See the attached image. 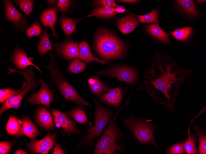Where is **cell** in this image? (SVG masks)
Wrapping results in <instances>:
<instances>
[{
	"mask_svg": "<svg viewBox=\"0 0 206 154\" xmlns=\"http://www.w3.org/2000/svg\"><path fill=\"white\" fill-rule=\"evenodd\" d=\"M3 1L6 19L20 30L24 31L27 25V18L16 10L10 1Z\"/></svg>",
	"mask_w": 206,
	"mask_h": 154,
	"instance_id": "obj_12",
	"label": "cell"
},
{
	"mask_svg": "<svg viewBox=\"0 0 206 154\" xmlns=\"http://www.w3.org/2000/svg\"><path fill=\"white\" fill-rule=\"evenodd\" d=\"M14 154H26L27 153L24 150L22 149H19L17 150Z\"/></svg>",
	"mask_w": 206,
	"mask_h": 154,
	"instance_id": "obj_46",
	"label": "cell"
},
{
	"mask_svg": "<svg viewBox=\"0 0 206 154\" xmlns=\"http://www.w3.org/2000/svg\"><path fill=\"white\" fill-rule=\"evenodd\" d=\"M115 12L118 13H122L126 11H127L126 8L123 6L119 5L117 7L114 8Z\"/></svg>",
	"mask_w": 206,
	"mask_h": 154,
	"instance_id": "obj_43",
	"label": "cell"
},
{
	"mask_svg": "<svg viewBox=\"0 0 206 154\" xmlns=\"http://www.w3.org/2000/svg\"><path fill=\"white\" fill-rule=\"evenodd\" d=\"M51 35L48 33L47 29L46 28L40 36L37 48L38 53L39 55H45L48 51L53 50L51 42L49 39Z\"/></svg>",
	"mask_w": 206,
	"mask_h": 154,
	"instance_id": "obj_25",
	"label": "cell"
},
{
	"mask_svg": "<svg viewBox=\"0 0 206 154\" xmlns=\"http://www.w3.org/2000/svg\"><path fill=\"white\" fill-rule=\"evenodd\" d=\"M29 149L34 154H47L50 150L37 140L31 141L27 144Z\"/></svg>",
	"mask_w": 206,
	"mask_h": 154,
	"instance_id": "obj_32",
	"label": "cell"
},
{
	"mask_svg": "<svg viewBox=\"0 0 206 154\" xmlns=\"http://www.w3.org/2000/svg\"><path fill=\"white\" fill-rule=\"evenodd\" d=\"M43 31L42 27L37 21H35L26 30V36L29 38L39 36Z\"/></svg>",
	"mask_w": 206,
	"mask_h": 154,
	"instance_id": "obj_35",
	"label": "cell"
},
{
	"mask_svg": "<svg viewBox=\"0 0 206 154\" xmlns=\"http://www.w3.org/2000/svg\"><path fill=\"white\" fill-rule=\"evenodd\" d=\"M95 106L94 124H89L86 134L79 140L76 149L80 147L89 148L94 144V140L102 135L103 130L111 119L113 112L100 104L93 97Z\"/></svg>",
	"mask_w": 206,
	"mask_h": 154,
	"instance_id": "obj_5",
	"label": "cell"
},
{
	"mask_svg": "<svg viewBox=\"0 0 206 154\" xmlns=\"http://www.w3.org/2000/svg\"><path fill=\"white\" fill-rule=\"evenodd\" d=\"M22 88L18 90H15L8 87L6 89L0 90V103H4L9 97L16 95L21 92L24 89L26 85V81H23Z\"/></svg>",
	"mask_w": 206,
	"mask_h": 154,
	"instance_id": "obj_31",
	"label": "cell"
},
{
	"mask_svg": "<svg viewBox=\"0 0 206 154\" xmlns=\"http://www.w3.org/2000/svg\"><path fill=\"white\" fill-rule=\"evenodd\" d=\"M119 5L117 4L114 0H94L92 5L94 7H104L109 8H114Z\"/></svg>",
	"mask_w": 206,
	"mask_h": 154,
	"instance_id": "obj_37",
	"label": "cell"
},
{
	"mask_svg": "<svg viewBox=\"0 0 206 154\" xmlns=\"http://www.w3.org/2000/svg\"><path fill=\"white\" fill-rule=\"evenodd\" d=\"M101 76L114 77L133 86L138 78L137 72L129 68L114 66L97 72L92 76Z\"/></svg>",
	"mask_w": 206,
	"mask_h": 154,
	"instance_id": "obj_8",
	"label": "cell"
},
{
	"mask_svg": "<svg viewBox=\"0 0 206 154\" xmlns=\"http://www.w3.org/2000/svg\"><path fill=\"white\" fill-rule=\"evenodd\" d=\"M8 69L9 71L8 75L16 72L23 75L26 82V85L23 90L18 95L9 97L6 101L0 108V115L4 112L10 109L13 108L18 109L21 105L23 97L31 90L37 87L42 80V78L38 83L36 82L35 74L31 65L24 71L10 68H8Z\"/></svg>",
	"mask_w": 206,
	"mask_h": 154,
	"instance_id": "obj_6",
	"label": "cell"
},
{
	"mask_svg": "<svg viewBox=\"0 0 206 154\" xmlns=\"http://www.w3.org/2000/svg\"><path fill=\"white\" fill-rule=\"evenodd\" d=\"M125 103L114 115L105 127L101 139L95 145L94 154H116L125 150L122 134L116 123L117 116Z\"/></svg>",
	"mask_w": 206,
	"mask_h": 154,
	"instance_id": "obj_2",
	"label": "cell"
},
{
	"mask_svg": "<svg viewBox=\"0 0 206 154\" xmlns=\"http://www.w3.org/2000/svg\"><path fill=\"white\" fill-rule=\"evenodd\" d=\"M159 12L155 8H153L151 12L148 14L140 15H136L139 22L141 23H154L159 25L158 20Z\"/></svg>",
	"mask_w": 206,
	"mask_h": 154,
	"instance_id": "obj_30",
	"label": "cell"
},
{
	"mask_svg": "<svg viewBox=\"0 0 206 154\" xmlns=\"http://www.w3.org/2000/svg\"><path fill=\"white\" fill-rule=\"evenodd\" d=\"M192 31L193 28L192 26H187L176 29L171 32L170 34L176 40L185 41L189 38Z\"/></svg>",
	"mask_w": 206,
	"mask_h": 154,
	"instance_id": "obj_29",
	"label": "cell"
},
{
	"mask_svg": "<svg viewBox=\"0 0 206 154\" xmlns=\"http://www.w3.org/2000/svg\"><path fill=\"white\" fill-rule=\"evenodd\" d=\"M22 125L24 134L31 140L38 136L39 131L34 124L28 117H24L20 121Z\"/></svg>",
	"mask_w": 206,
	"mask_h": 154,
	"instance_id": "obj_26",
	"label": "cell"
},
{
	"mask_svg": "<svg viewBox=\"0 0 206 154\" xmlns=\"http://www.w3.org/2000/svg\"><path fill=\"white\" fill-rule=\"evenodd\" d=\"M27 56V53L26 51L18 46H15L13 53L10 57V61L18 70H23L28 66L31 65L36 68L42 74L40 69L33 63Z\"/></svg>",
	"mask_w": 206,
	"mask_h": 154,
	"instance_id": "obj_13",
	"label": "cell"
},
{
	"mask_svg": "<svg viewBox=\"0 0 206 154\" xmlns=\"http://www.w3.org/2000/svg\"><path fill=\"white\" fill-rule=\"evenodd\" d=\"M121 117L123 124L141 144H150L159 148L156 144L154 136V126L138 117L131 116L128 119L121 116Z\"/></svg>",
	"mask_w": 206,
	"mask_h": 154,
	"instance_id": "obj_7",
	"label": "cell"
},
{
	"mask_svg": "<svg viewBox=\"0 0 206 154\" xmlns=\"http://www.w3.org/2000/svg\"><path fill=\"white\" fill-rule=\"evenodd\" d=\"M71 0H59L57 4V8L62 13H64L68 10L70 6Z\"/></svg>",
	"mask_w": 206,
	"mask_h": 154,
	"instance_id": "obj_41",
	"label": "cell"
},
{
	"mask_svg": "<svg viewBox=\"0 0 206 154\" xmlns=\"http://www.w3.org/2000/svg\"><path fill=\"white\" fill-rule=\"evenodd\" d=\"M54 98V94L49 85L42 77L39 90L32 93L27 101L31 105H41L50 108V104Z\"/></svg>",
	"mask_w": 206,
	"mask_h": 154,
	"instance_id": "obj_10",
	"label": "cell"
},
{
	"mask_svg": "<svg viewBox=\"0 0 206 154\" xmlns=\"http://www.w3.org/2000/svg\"><path fill=\"white\" fill-rule=\"evenodd\" d=\"M167 153L170 154H182L185 153L184 144L183 142L175 144L167 148Z\"/></svg>",
	"mask_w": 206,
	"mask_h": 154,
	"instance_id": "obj_39",
	"label": "cell"
},
{
	"mask_svg": "<svg viewBox=\"0 0 206 154\" xmlns=\"http://www.w3.org/2000/svg\"><path fill=\"white\" fill-rule=\"evenodd\" d=\"M82 18L73 19L64 16L60 19L62 28L67 36H70L76 31L77 23Z\"/></svg>",
	"mask_w": 206,
	"mask_h": 154,
	"instance_id": "obj_24",
	"label": "cell"
},
{
	"mask_svg": "<svg viewBox=\"0 0 206 154\" xmlns=\"http://www.w3.org/2000/svg\"><path fill=\"white\" fill-rule=\"evenodd\" d=\"M145 28L149 34L160 42L167 45L170 44L168 34L163 30L159 25L154 24L146 25Z\"/></svg>",
	"mask_w": 206,
	"mask_h": 154,
	"instance_id": "obj_20",
	"label": "cell"
},
{
	"mask_svg": "<svg viewBox=\"0 0 206 154\" xmlns=\"http://www.w3.org/2000/svg\"><path fill=\"white\" fill-rule=\"evenodd\" d=\"M205 0H197L196 2L199 3V4H201L202 3V2H205Z\"/></svg>",
	"mask_w": 206,
	"mask_h": 154,
	"instance_id": "obj_47",
	"label": "cell"
},
{
	"mask_svg": "<svg viewBox=\"0 0 206 154\" xmlns=\"http://www.w3.org/2000/svg\"><path fill=\"white\" fill-rule=\"evenodd\" d=\"M16 4L27 16H29L32 12L34 1L31 0H14Z\"/></svg>",
	"mask_w": 206,
	"mask_h": 154,
	"instance_id": "obj_34",
	"label": "cell"
},
{
	"mask_svg": "<svg viewBox=\"0 0 206 154\" xmlns=\"http://www.w3.org/2000/svg\"><path fill=\"white\" fill-rule=\"evenodd\" d=\"M15 142H9L7 141H0V154H7Z\"/></svg>",
	"mask_w": 206,
	"mask_h": 154,
	"instance_id": "obj_40",
	"label": "cell"
},
{
	"mask_svg": "<svg viewBox=\"0 0 206 154\" xmlns=\"http://www.w3.org/2000/svg\"><path fill=\"white\" fill-rule=\"evenodd\" d=\"M138 24L139 23L136 16L132 14L119 18L116 22L117 28L123 34L131 33Z\"/></svg>",
	"mask_w": 206,
	"mask_h": 154,
	"instance_id": "obj_17",
	"label": "cell"
},
{
	"mask_svg": "<svg viewBox=\"0 0 206 154\" xmlns=\"http://www.w3.org/2000/svg\"><path fill=\"white\" fill-rule=\"evenodd\" d=\"M48 109L53 116L55 123L59 124L62 128V135L72 136L78 134L80 130L75 122L60 110L51 108Z\"/></svg>",
	"mask_w": 206,
	"mask_h": 154,
	"instance_id": "obj_11",
	"label": "cell"
},
{
	"mask_svg": "<svg viewBox=\"0 0 206 154\" xmlns=\"http://www.w3.org/2000/svg\"><path fill=\"white\" fill-rule=\"evenodd\" d=\"M57 57L55 53H52L50 51L49 65L43 66L49 71L52 82L66 100L71 101L78 105L91 107V104L79 94L76 89L66 79L61 70L57 66L56 62Z\"/></svg>",
	"mask_w": 206,
	"mask_h": 154,
	"instance_id": "obj_3",
	"label": "cell"
},
{
	"mask_svg": "<svg viewBox=\"0 0 206 154\" xmlns=\"http://www.w3.org/2000/svg\"><path fill=\"white\" fill-rule=\"evenodd\" d=\"M53 50L56 56L67 61H71L78 57L79 43L69 38L64 41L56 43L51 42Z\"/></svg>",
	"mask_w": 206,
	"mask_h": 154,
	"instance_id": "obj_9",
	"label": "cell"
},
{
	"mask_svg": "<svg viewBox=\"0 0 206 154\" xmlns=\"http://www.w3.org/2000/svg\"><path fill=\"white\" fill-rule=\"evenodd\" d=\"M174 1L175 7L183 15L191 19L199 18L198 9L194 1L176 0Z\"/></svg>",
	"mask_w": 206,
	"mask_h": 154,
	"instance_id": "obj_15",
	"label": "cell"
},
{
	"mask_svg": "<svg viewBox=\"0 0 206 154\" xmlns=\"http://www.w3.org/2000/svg\"><path fill=\"white\" fill-rule=\"evenodd\" d=\"M99 101L114 107L118 106L122 100V91L119 86L110 90L107 93H102L97 96Z\"/></svg>",
	"mask_w": 206,
	"mask_h": 154,
	"instance_id": "obj_16",
	"label": "cell"
},
{
	"mask_svg": "<svg viewBox=\"0 0 206 154\" xmlns=\"http://www.w3.org/2000/svg\"><path fill=\"white\" fill-rule=\"evenodd\" d=\"M117 14L114 8L98 7H95L90 14L86 17L95 16L99 18L109 19L112 18Z\"/></svg>",
	"mask_w": 206,
	"mask_h": 154,
	"instance_id": "obj_27",
	"label": "cell"
},
{
	"mask_svg": "<svg viewBox=\"0 0 206 154\" xmlns=\"http://www.w3.org/2000/svg\"><path fill=\"white\" fill-rule=\"evenodd\" d=\"M94 47L97 53L106 62L121 57L125 53L123 43L105 28L100 29L97 32Z\"/></svg>",
	"mask_w": 206,
	"mask_h": 154,
	"instance_id": "obj_4",
	"label": "cell"
},
{
	"mask_svg": "<svg viewBox=\"0 0 206 154\" xmlns=\"http://www.w3.org/2000/svg\"><path fill=\"white\" fill-rule=\"evenodd\" d=\"M117 2H124L129 3H137L139 1L136 0H117Z\"/></svg>",
	"mask_w": 206,
	"mask_h": 154,
	"instance_id": "obj_44",
	"label": "cell"
},
{
	"mask_svg": "<svg viewBox=\"0 0 206 154\" xmlns=\"http://www.w3.org/2000/svg\"><path fill=\"white\" fill-rule=\"evenodd\" d=\"M6 129L8 133L14 136L21 137L25 135L19 120L13 115L10 116Z\"/></svg>",
	"mask_w": 206,
	"mask_h": 154,
	"instance_id": "obj_22",
	"label": "cell"
},
{
	"mask_svg": "<svg viewBox=\"0 0 206 154\" xmlns=\"http://www.w3.org/2000/svg\"><path fill=\"white\" fill-rule=\"evenodd\" d=\"M36 109L37 120L41 125L47 131L53 130L56 126L50 112L42 106H38Z\"/></svg>",
	"mask_w": 206,
	"mask_h": 154,
	"instance_id": "obj_18",
	"label": "cell"
},
{
	"mask_svg": "<svg viewBox=\"0 0 206 154\" xmlns=\"http://www.w3.org/2000/svg\"><path fill=\"white\" fill-rule=\"evenodd\" d=\"M196 139L195 136L193 134L190 135L184 143V147L185 151L187 154H198L195 144Z\"/></svg>",
	"mask_w": 206,
	"mask_h": 154,
	"instance_id": "obj_33",
	"label": "cell"
},
{
	"mask_svg": "<svg viewBox=\"0 0 206 154\" xmlns=\"http://www.w3.org/2000/svg\"><path fill=\"white\" fill-rule=\"evenodd\" d=\"M48 5L55 7L57 3V0H47Z\"/></svg>",
	"mask_w": 206,
	"mask_h": 154,
	"instance_id": "obj_45",
	"label": "cell"
},
{
	"mask_svg": "<svg viewBox=\"0 0 206 154\" xmlns=\"http://www.w3.org/2000/svg\"><path fill=\"white\" fill-rule=\"evenodd\" d=\"M63 113L67 116L80 124L87 123L89 121L85 111L81 106H75L71 110Z\"/></svg>",
	"mask_w": 206,
	"mask_h": 154,
	"instance_id": "obj_23",
	"label": "cell"
},
{
	"mask_svg": "<svg viewBox=\"0 0 206 154\" xmlns=\"http://www.w3.org/2000/svg\"><path fill=\"white\" fill-rule=\"evenodd\" d=\"M87 65V63L81 61L78 57H76L70 62L66 68V72L72 74L79 73L85 70Z\"/></svg>",
	"mask_w": 206,
	"mask_h": 154,
	"instance_id": "obj_28",
	"label": "cell"
},
{
	"mask_svg": "<svg viewBox=\"0 0 206 154\" xmlns=\"http://www.w3.org/2000/svg\"><path fill=\"white\" fill-rule=\"evenodd\" d=\"M78 57L82 61L87 63L96 61L102 65L106 62L95 56L92 52L88 43L83 41L79 43Z\"/></svg>",
	"mask_w": 206,
	"mask_h": 154,
	"instance_id": "obj_19",
	"label": "cell"
},
{
	"mask_svg": "<svg viewBox=\"0 0 206 154\" xmlns=\"http://www.w3.org/2000/svg\"><path fill=\"white\" fill-rule=\"evenodd\" d=\"M88 83L91 93L97 96L102 93L108 92L114 88L103 82L99 76H92L88 80Z\"/></svg>",
	"mask_w": 206,
	"mask_h": 154,
	"instance_id": "obj_21",
	"label": "cell"
},
{
	"mask_svg": "<svg viewBox=\"0 0 206 154\" xmlns=\"http://www.w3.org/2000/svg\"><path fill=\"white\" fill-rule=\"evenodd\" d=\"M56 139L54 135L48 133L43 139L37 141L50 150L53 148Z\"/></svg>",
	"mask_w": 206,
	"mask_h": 154,
	"instance_id": "obj_38",
	"label": "cell"
},
{
	"mask_svg": "<svg viewBox=\"0 0 206 154\" xmlns=\"http://www.w3.org/2000/svg\"><path fill=\"white\" fill-rule=\"evenodd\" d=\"M52 154H64L65 152L63 148L60 146L55 140V147L53 149Z\"/></svg>",
	"mask_w": 206,
	"mask_h": 154,
	"instance_id": "obj_42",
	"label": "cell"
},
{
	"mask_svg": "<svg viewBox=\"0 0 206 154\" xmlns=\"http://www.w3.org/2000/svg\"><path fill=\"white\" fill-rule=\"evenodd\" d=\"M192 73V69L180 67L167 51L157 52L139 89L174 112L180 86Z\"/></svg>",
	"mask_w": 206,
	"mask_h": 154,
	"instance_id": "obj_1",
	"label": "cell"
},
{
	"mask_svg": "<svg viewBox=\"0 0 206 154\" xmlns=\"http://www.w3.org/2000/svg\"><path fill=\"white\" fill-rule=\"evenodd\" d=\"M58 11L56 7L45 9L42 12L39 17L44 27H49L52 31L53 36L57 39H59V38L54 26L57 20V14Z\"/></svg>",
	"mask_w": 206,
	"mask_h": 154,
	"instance_id": "obj_14",
	"label": "cell"
},
{
	"mask_svg": "<svg viewBox=\"0 0 206 154\" xmlns=\"http://www.w3.org/2000/svg\"><path fill=\"white\" fill-rule=\"evenodd\" d=\"M194 129L197 134L199 143V150L200 154L206 153V137L205 134L203 133L201 130L196 125L194 126Z\"/></svg>",
	"mask_w": 206,
	"mask_h": 154,
	"instance_id": "obj_36",
	"label": "cell"
}]
</instances>
